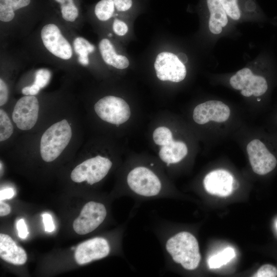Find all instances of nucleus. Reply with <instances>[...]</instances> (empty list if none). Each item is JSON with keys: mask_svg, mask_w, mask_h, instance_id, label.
Here are the masks:
<instances>
[{"mask_svg": "<svg viewBox=\"0 0 277 277\" xmlns=\"http://www.w3.org/2000/svg\"><path fill=\"white\" fill-rule=\"evenodd\" d=\"M116 10L118 12L129 10L133 5V0H113Z\"/></svg>", "mask_w": 277, "mask_h": 277, "instance_id": "bb28decb", "label": "nucleus"}, {"mask_svg": "<svg viewBox=\"0 0 277 277\" xmlns=\"http://www.w3.org/2000/svg\"><path fill=\"white\" fill-rule=\"evenodd\" d=\"M112 28L114 33L119 36L124 35L128 30L127 25L124 22L117 18L114 20Z\"/></svg>", "mask_w": 277, "mask_h": 277, "instance_id": "cd10ccee", "label": "nucleus"}, {"mask_svg": "<svg viewBox=\"0 0 277 277\" xmlns=\"http://www.w3.org/2000/svg\"><path fill=\"white\" fill-rule=\"evenodd\" d=\"M156 76L161 81L180 82L186 77L187 71L184 64L177 56L168 52L159 54L154 64Z\"/></svg>", "mask_w": 277, "mask_h": 277, "instance_id": "1a4fd4ad", "label": "nucleus"}, {"mask_svg": "<svg viewBox=\"0 0 277 277\" xmlns=\"http://www.w3.org/2000/svg\"><path fill=\"white\" fill-rule=\"evenodd\" d=\"M106 215V208L103 204L90 201L83 206L79 216L74 221L73 228L78 234H88L96 229Z\"/></svg>", "mask_w": 277, "mask_h": 277, "instance_id": "0eeeda50", "label": "nucleus"}, {"mask_svg": "<svg viewBox=\"0 0 277 277\" xmlns=\"http://www.w3.org/2000/svg\"><path fill=\"white\" fill-rule=\"evenodd\" d=\"M13 125L6 112L0 109V141L9 138L13 132Z\"/></svg>", "mask_w": 277, "mask_h": 277, "instance_id": "5701e85b", "label": "nucleus"}, {"mask_svg": "<svg viewBox=\"0 0 277 277\" xmlns=\"http://www.w3.org/2000/svg\"><path fill=\"white\" fill-rule=\"evenodd\" d=\"M8 98V90L6 84L0 79V106H3L7 102Z\"/></svg>", "mask_w": 277, "mask_h": 277, "instance_id": "c85d7f7f", "label": "nucleus"}, {"mask_svg": "<svg viewBox=\"0 0 277 277\" xmlns=\"http://www.w3.org/2000/svg\"><path fill=\"white\" fill-rule=\"evenodd\" d=\"M14 190L11 188H7L1 190L0 200L2 201L6 199H11L14 196Z\"/></svg>", "mask_w": 277, "mask_h": 277, "instance_id": "473e14b6", "label": "nucleus"}, {"mask_svg": "<svg viewBox=\"0 0 277 277\" xmlns=\"http://www.w3.org/2000/svg\"><path fill=\"white\" fill-rule=\"evenodd\" d=\"M257 277H274L277 276V268L270 264L262 266L254 275Z\"/></svg>", "mask_w": 277, "mask_h": 277, "instance_id": "a878e982", "label": "nucleus"}, {"mask_svg": "<svg viewBox=\"0 0 277 277\" xmlns=\"http://www.w3.org/2000/svg\"><path fill=\"white\" fill-rule=\"evenodd\" d=\"M112 165V162L107 157L97 155L76 166L72 171L70 177L75 183L86 181L93 185L106 176Z\"/></svg>", "mask_w": 277, "mask_h": 277, "instance_id": "7ed1b4c3", "label": "nucleus"}, {"mask_svg": "<svg viewBox=\"0 0 277 277\" xmlns=\"http://www.w3.org/2000/svg\"><path fill=\"white\" fill-rule=\"evenodd\" d=\"M110 246L104 238L96 237L85 241L76 247L74 258L79 265H84L93 261L107 256Z\"/></svg>", "mask_w": 277, "mask_h": 277, "instance_id": "f8f14e48", "label": "nucleus"}, {"mask_svg": "<svg viewBox=\"0 0 277 277\" xmlns=\"http://www.w3.org/2000/svg\"><path fill=\"white\" fill-rule=\"evenodd\" d=\"M108 36H109V37L112 36V34L111 33L109 34Z\"/></svg>", "mask_w": 277, "mask_h": 277, "instance_id": "c9c22d12", "label": "nucleus"}, {"mask_svg": "<svg viewBox=\"0 0 277 277\" xmlns=\"http://www.w3.org/2000/svg\"><path fill=\"white\" fill-rule=\"evenodd\" d=\"M209 14V29L213 34H220L228 23V16L220 0H205Z\"/></svg>", "mask_w": 277, "mask_h": 277, "instance_id": "2eb2a0df", "label": "nucleus"}, {"mask_svg": "<svg viewBox=\"0 0 277 277\" xmlns=\"http://www.w3.org/2000/svg\"><path fill=\"white\" fill-rule=\"evenodd\" d=\"M94 109L102 120L117 125L127 121L131 113L130 107L124 100L111 95L99 100L95 104Z\"/></svg>", "mask_w": 277, "mask_h": 277, "instance_id": "39448f33", "label": "nucleus"}, {"mask_svg": "<svg viewBox=\"0 0 277 277\" xmlns=\"http://www.w3.org/2000/svg\"><path fill=\"white\" fill-rule=\"evenodd\" d=\"M153 139L156 145L161 146L166 145L173 140L172 134L169 128L160 127L153 131Z\"/></svg>", "mask_w": 277, "mask_h": 277, "instance_id": "b1692460", "label": "nucleus"}, {"mask_svg": "<svg viewBox=\"0 0 277 277\" xmlns=\"http://www.w3.org/2000/svg\"><path fill=\"white\" fill-rule=\"evenodd\" d=\"M235 256L234 249L227 247L222 251L211 256L208 260V265L210 268H220L230 262Z\"/></svg>", "mask_w": 277, "mask_h": 277, "instance_id": "412c9836", "label": "nucleus"}, {"mask_svg": "<svg viewBox=\"0 0 277 277\" xmlns=\"http://www.w3.org/2000/svg\"><path fill=\"white\" fill-rule=\"evenodd\" d=\"M127 182L132 191L143 196H156L162 188L158 177L151 170L143 166L131 170L127 175Z\"/></svg>", "mask_w": 277, "mask_h": 277, "instance_id": "423d86ee", "label": "nucleus"}, {"mask_svg": "<svg viewBox=\"0 0 277 277\" xmlns=\"http://www.w3.org/2000/svg\"><path fill=\"white\" fill-rule=\"evenodd\" d=\"M18 235L21 239H26L28 234V231L25 222L23 219H20L17 223Z\"/></svg>", "mask_w": 277, "mask_h": 277, "instance_id": "7c9ffc66", "label": "nucleus"}, {"mask_svg": "<svg viewBox=\"0 0 277 277\" xmlns=\"http://www.w3.org/2000/svg\"><path fill=\"white\" fill-rule=\"evenodd\" d=\"M41 38L46 49L55 56L63 60L71 57V46L56 25L49 24L44 26L41 31Z\"/></svg>", "mask_w": 277, "mask_h": 277, "instance_id": "9b49d317", "label": "nucleus"}, {"mask_svg": "<svg viewBox=\"0 0 277 277\" xmlns=\"http://www.w3.org/2000/svg\"><path fill=\"white\" fill-rule=\"evenodd\" d=\"M51 77V72L47 69H39L36 71L35 80L33 84L41 89L45 87L49 83Z\"/></svg>", "mask_w": 277, "mask_h": 277, "instance_id": "393cba45", "label": "nucleus"}, {"mask_svg": "<svg viewBox=\"0 0 277 277\" xmlns=\"http://www.w3.org/2000/svg\"><path fill=\"white\" fill-rule=\"evenodd\" d=\"M73 47L75 52L79 55V63L83 66L88 65L89 63L88 54L94 51V45L85 38L78 37L73 41Z\"/></svg>", "mask_w": 277, "mask_h": 277, "instance_id": "6ab92c4d", "label": "nucleus"}, {"mask_svg": "<svg viewBox=\"0 0 277 277\" xmlns=\"http://www.w3.org/2000/svg\"><path fill=\"white\" fill-rule=\"evenodd\" d=\"M247 146V151L253 171L263 175L272 171L277 166V157L263 142L254 139Z\"/></svg>", "mask_w": 277, "mask_h": 277, "instance_id": "6e6552de", "label": "nucleus"}, {"mask_svg": "<svg viewBox=\"0 0 277 277\" xmlns=\"http://www.w3.org/2000/svg\"><path fill=\"white\" fill-rule=\"evenodd\" d=\"M71 137L72 129L66 120L50 126L40 141L39 151L43 161L50 162L56 159L67 146Z\"/></svg>", "mask_w": 277, "mask_h": 277, "instance_id": "f03ea898", "label": "nucleus"}, {"mask_svg": "<svg viewBox=\"0 0 277 277\" xmlns=\"http://www.w3.org/2000/svg\"><path fill=\"white\" fill-rule=\"evenodd\" d=\"M115 9L113 0H101L95 6L94 13L99 20L106 21L114 16Z\"/></svg>", "mask_w": 277, "mask_h": 277, "instance_id": "aec40b11", "label": "nucleus"}, {"mask_svg": "<svg viewBox=\"0 0 277 277\" xmlns=\"http://www.w3.org/2000/svg\"><path fill=\"white\" fill-rule=\"evenodd\" d=\"M31 0H0V20L8 22L14 17V11L27 6Z\"/></svg>", "mask_w": 277, "mask_h": 277, "instance_id": "a211bd4d", "label": "nucleus"}, {"mask_svg": "<svg viewBox=\"0 0 277 277\" xmlns=\"http://www.w3.org/2000/svg\"><path fill=\"white\" fill-rule=\"evenodd\" d=\"M233 181V177L229 172L219 169L207 174L203 183L205 190L209 193L226 197L230 195L234 190L232 187Z\"/></svg>", "mask_w": 277, "mask_h": 277, "instance_id": "ddd939ff", "label": "nucleus"}, {"mask_svg": "<svg viewBox=\"0 0 277 277\" xmlns=\"http://www.w3.org/2000/svg\"><path fill=\"white\" fill-rule=\"evenodd\" d=\"M0 256L5 261L16 265L24 264L27 260L25 251L17 246L7 234H0Z\"/></svg>", "mask_w": 277, "mask_h": 277, "instance_id": "4468645a", "label": "nucleus"}, {"mask_svg": "<svg viewBox=\"0 0 277 277\" xmlns=\"http://www.w3.org/2000/svg\"><path fill=\"white\" fill-rule=\"evenodd\" d=\"M177 57L180 60V61L183 64H185L187 62V57L184 53H179L177 55Z\"/></svg>", "mask_w": 277, "mask_h": 277, "instance_id": "f704fd0d", "label": "nucleus"}, {"mask_svg": "<svg viewBox=\"0 0 277 277\" xmlns=\"http://www.w3.org/2000/svg\"><path fill=\"white\" fill-rule=\"evenodd\" d=\"M276 228H277V222H276Z\"/></svg>", "mask_w": 277, "mask_h": 277, "instance_id": "e433bc0d", "label": "nucleus"}, {"mask_svg": "<svg viewBox=\"0 0 277 277\" xmlns=\"http://www.w3.org/2000/svg\"><path fill=\"white\" fill-rule=\"evenodd\" d=\"M60 5L63 18L69 22H74L78 15V10L73 0H55Z\"/></svg>", "mask_w": 277, "mask_h": 277, "instance_id": "4be33fe9", "label": "nucleus"}, {"mask_svg": "<svg viewBox=\"0 0 277 277\" xmlns=\"http://www.w3.org/2000/svg\"><path fill=\"white\" fill-rule=\"evenodd\" d=\"M11 208L7 204L1 201L0 202V216H6L10 213Z\"/></svg>", "mask_w": 277, "mask_h": 277, "instance_id": "72a5a7b5", "label": "nucleus"}, {"mask_svg": "<svg viewBox=\"0 0 277 277\" xmlns=\"http://www.w3.org/2000/svg\"><path fill=\"white\" fill-rule=\"evenodd\" d=\"M187 152L188 149L184 142L173 140L169 144L161 147L159 156L169 166L180 162L186 156Z\"/></svg>", "mask_w": 277, "mask_h": 277, "instance_id": "dca6fc26", "label": "nucleus"}, {"mask_svg": "<svg viewBox=\"0 0 277 277\" xmlns=\"http://www.w3.org/2000/svg\"><path fill=\"white\" fill-rule=\"evenodd\" d=\"M166 249L173 260L186 270H194L199 265L201 256L198 242L188 232H180L171 236L166 242Z\"/></svg>", "mask_w": 277, "mask_h": 277, "instance_id": "f257e3e1", "label": "nucleus"}, {"mask_svg": "<svg viewBox=\"0 0 277 277\" xmlns=\"http://www.w3.org/2000/svg\"><path fill=\"white\" fill-rule=\"evenodd\" d=\"M230 85L241 90L244 96L252 95L259 97L267 93L269 88L267 78L262 75L254 74L248 68H244L232 75L229 80Z\"/></svg>", "mask_w": 277, "mask_h": 277, "instance_id": "20e7f679", "label": "nucleus"}, {"mask_svg": "<svg viewBox=\"0 0 277 277\" xmlns=\"http://www.w3.org/2000/svg\"><path fill=\"white\" fill-rule=\"evenodd\" d=\"M39 104L33 95H26L19 98L14 106L12 114L13 122L22 130L32 128L38 119Z\"/></svg>", "mask_w": 277, "mask_h": 277, "instance_id": "9d476101", "label": "nucleus"}, {"mask_svg": "<svg viewBox=\"0 0 277 277\" xmlns=\"http://www.w3.org/2000/svg\"><path fill=\"white\" fill-rule=\"evenodd\" d=\"M43 221L46 231L51 232L55 229V226L51 215L47 213L43 214Z\"/></svg>", "mask_w": 277, "mask_h": 277, "instance_id": "c756f323", "label": "nucleus"}, {"mask_svg": "<svg viewBox=\"0 0 277 277\" xmlns=\"http://www.w3.org/2000/svg\"><path fill=\"white\" fill-rule=\"evenodd\" d=\"M99 49L102 57L107 64L119 69L128 67L129 62L128 58L124 55L116 54L114 46L109 39H102L99 43Z\"/></svg>", "mask_w": 277, "mask_h": 277, "instance_id": "f3484780", "label": "nucleus"}, {"mask_svg": "<svg viewBox=\"0 0 277 277\" xmlns=\"http://www.w3.org/2000/svg\"><path fill=\"white\" fill-rule=\"evenodd\" d=\"M41 90V88L36 85L33 84L31 86H26L22 89V93L25 95H36Z\"/></svg>", "mask_w": 277, "mask_h": 277, "instance_id": "2f4dec72", "label": "nucleus"}]
</instances>
